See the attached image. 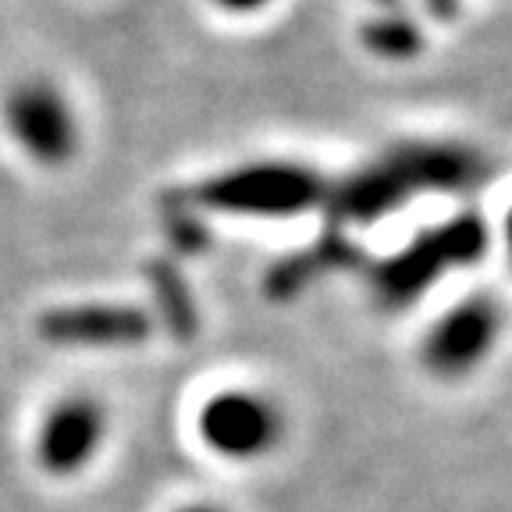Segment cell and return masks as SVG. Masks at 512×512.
<instances>
[{"label":"cell","instance_id":"6da1fadb","mask_svg":"<svg viewBox=\"0 0 512 512\" xmlns=\"http://www.w3.org/2000/svg\"><path fill=\"white\" fill-rule=\"evenodd\" d=\"M4 128L15 146L40 168H64L82 146V121L57 82L22 79L4 96Z\"/></svg>","mask_w":512,"mask_h":512},{"label":"cell","instance_id":"7a4b0ae2","mask_svg":"<svg viewBox=\"0 0 512 512\" xmlns=\"http://www.w3.org/2000/svg\"><path fill=\"white\" fill-rule=\"evenodd\" d=\"M196 434L221 459L253 463L278 448L285 420L271 395L256 388H224L203 402L196 416Z\"/></svg>","mask_w":512,"mask_h":512},{"label":"cell","instance_id":"3957f363","mask_svg":"<svg viewBox=\"0 0 512 512\" xmlns=\"http://www.w3.org/2000/svg\"><path fill=\"white\" fill-rule=\"evenodd\" d=\"M107 441V409L89 395H68L54 402L40 420L32 456L47 477H79Z\"/></svg>","mask_w":512,"mask_h":512},{"label":"cell","instance_id":"277c9868","mask_svg":"<svg viewBox=\"0 0 512 512\" xmlns=\"http://www.w3.org/2000/svg\"><path fill=\"white\" fill-rule=\"evenodd\" d=\"M498 306L491 299H466L424 335V363L438 377H463L488 360L498 342Z\"/></svg>","mask_w":512,"mask_h":512},{"label":"cell","instance_id":"5b68a950","mask_svg":"<svg viewBox=\"0 0 512 512\" xmlns=\"http://www.w3.org/2000/svg\"><path fill=\"white\" fill-rule=\"evenodd\" d=\"M217 11H228V15H256V11L271 8L274 0H210Z\"/></svg>","mask_w":512,"mask_h":512},{"label":"cell","instance_id":"8992f818","mask_svg":"<svg viewBox=\"0 0 512 512\" xmlns=\"http://www.w3.org/2000/svg\"><path fill=\"white\" fill-rule=\"evenodd\" d=\"M178 512H224V509H217V505H185Z\"/></svg>","mask_w":512,"mask_h":512},{"label":"cell","instance_id":"52a82bcc","mask_svg":"<svg viewBox=\"0 0 512 512\" xmlns=\"http://www.w3.org/2000/svg\"><path fill=\"white\" fill-rule=\"evenodd\" d=\"M505 232H509V253H512V214H509V228H505Z\"/></svg>","mask_w":512,"mask_h":512}]
</instances>
